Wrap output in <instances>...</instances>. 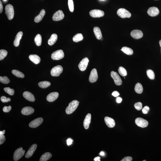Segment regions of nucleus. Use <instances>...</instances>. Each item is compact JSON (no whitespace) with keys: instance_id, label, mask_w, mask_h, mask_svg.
I'll return each mask as SVG.
<instances>
[{"instance_id":"ddd939ff","label":"nucleus","mask_w":161,"mask_h":161,"mask_svg":"<svg viewBox=\"0 0 161 161\" xmlns=\"http://www.w3.org/2000/svg\"><path fill=\"white\" fill-rule=\"evenodd\" d=\"M98 79V75L96 69H93L91 71L89 78V81L91 83H94L97 81Z\"/></svg>"},{"instance_id":"9b49d317","label":"nucleus","mask_w":161,"mask_h":161,"mask_svg":"<svg viewBox=\"0 0 161 161\" xmlns=\"http://www.w3.org/2000/svg\"><path fill=\"white\" fill-rule=\"evenodd\" d=\"M89 62V60L87 58L85 57L80 62L78 65V67L80 70L81 71L85 70L87 68L88 63Z\"/></svg>"},{"instance_id":"3c124183","label":"nucleus","mask_w":161,"mask_h":161,"mask_svg":"<svg viewBox=\"0 0 161 161\" xmlns=\"http://www.w3.org/2000/svg\"><path fill=\"white\" fill-rule=\"evenodd\" d=\"M94 160L95 161H100V157H96L94 159Z\"/></svg>"},{"instance_id":"473e14b6","label":"nucleus","mask_w":161,"mask_h":161,"mask_svg":"<svg viewBox=\"0 0 161 161\" xmlns=\"http://www.w3.org/2000/svg\"><path fill=\"white\" fill-rule=\"evenodd\" d=\"M12 73L16 77L19 78H23L25 77L23 73L16 69H14L12 71Z\"/></svg>"},{"instance_id":"f704fd0d","label":"nucleus","mask_w":161,"mask_h":161,"mask_svg":"<svg viewBox=\"0 0 161 161\" xmlns=\"http://www.w3.org/2000/svg\"><path fill=\"white\" fill-rule=\"evenodd\" d=\"M118 71L119 74L122 77H125L127 75V71L124 68L120 67L118 69Z\"/></svg>"},{"instance_id":"4d7b16f0","label":"nucleus","mask_w":161,"mask_h":161,"mask_svg":"<svg viewBox=\"0 0 161 161\" xmlns=\"http://www.w3.org/2000/svg\"><path fill=\"white\" fill-rule=\"evenodd\" d=\"M100 1H104V0H100Z\"/></svg>"},{"instance_id":"e433bc0d","label":"nucleus","mask_w":161,"mask_h":161,"mask_svg":"<svg viewBox=\"0 0 161 161\" xmlns=\"http://www.w3.org/2000/svg\"><path fill=\"white\" fill-rule=\"evenodd\" d=\"M0 82L4 84H8L10 82V80L6 76L4 77H0Z\"/></svg>"},{"instance_id":"5701e85b","label":"nucleus","mask_w":161,"mask_h":161,"mask_svg":"<svg viewBox=\"0 0 161 161\" xmlns=\"http://www.w3.org/2000/svg\"><path fill=\"white\" fill-rule=\"evenodd\" d=\"M29 59L30 61L35 64L40 63L41 59L39 57L36 55H31L29 56Z\"/></svg>"},{"instance_id":"412c9836","label":"nucleus","mask_w":161,"mask_h":161,"mask_svg":"<svg viewBox=\"0 0 161 161\" xmlns=\"http://www.w3.org/2000/svg\"><path fill=\"white\" fill-rule=\"evenodd\" d=\"M91 116L90 113L88 114L85 117L83 125L85 129L87 130L88 129L91 123Z\"/></svg>"},{"instance_id":"603ef678","label":"nucleus","mask_w":161,"mask_h":161,"mask_svg":"<svg viewBox=\"0 0 161 161\" xmlns=\"http://www.w3.org/2000/svg\"><path fill=\"white\" fill-rule=\"evenodd\" d=\"M5 133V130H3V131H0V135H4Z\"/></svg>"},{"instance_id":"ea45409f","label":"nucleus","mask_w":161,"mask_h":161,"mask_svg":"<svg viewBox=\"0 0 161 161\" xmlns=\"http://www.w3.org/2000/svg\"><path fill=\"white\" fill-rule=\"evenodd\" d=\"M134 107L135 109L138 111H140L142 108V104L140 102L136 103L134 104Z\"/></svg>"},{"instance_id":"393cba45","label":"nucleus","mask_w":161,"mask_h":161,"mask_svg":"<svg viewBox=\"0 0 161 161\" xmlns=\"http://www.w3.org/2000/svg\"><path fill=\"white\" fill-rule=\"evenodd\" d=\"M94 32L96 38L98 40H100L102 36L100 29L98 27H95L94 29Z\"/></svg>"},{"instance_id":"de8ad7c7","label":"nucleus","mask_w":161,"mask_h":161,"mask_svg":"<svg viewBox=\"0 0 161 161\" xmlns=\"http://www.w3.org/2000/svg\"><path fill=\"white\" fill-rule=\"evenodd\" d=\"M73 140L70 138H69L67 140V144L68 146L70 145L72 143Z\"/></svg>"},{"instance_id":"f03ea898","label":"nucleus","mask_w":161,"mask_h":161,"mask_svg":"<svg viewBox=\"0 0 161 161\" xmlns=\"http://www.w3.org/2000/svg\"><path fill=\"white\" fill-rule=\"evenodd\" d=\"M5 12L8 19L11 20L14 16V11L13 6L11 4H8L5 7Z\"/></svg>"},{"instance_id":"20e7f679","label":"nucleus","mask_w":161,"mask_h":161,"mask_svg":"<svg viewBox=\"0 0 161 161\" xmlns=\"http://www.w3.org/2000/svg\"><path fill=\"white\" fill-rule=\"evenodd\" d=\"M63 68L61 65H58L53 67L51 71V75L52 77H58L62 73Z\"/></svg>"},{"instance_id":"cd10ccee","label":"nucleus","mask_w":161,"mask_h":161,"mask_svg":"<svg viewBox=\"0 0 161 161\" xmlns=\"http://www.w3.org/2000/svg\"><path fill=\"white\" fill-rule=\"evenodd\" d=\"M143 87L141 84L138 83L135 85V92L137 94H141L143 91Z\"/></svg>"},{"instance_id":"f257e3e1","label":"nucleus","mask_w":161,"mask_h":161,"mask_svg":"<svg viewBox=\"0 0 161 161\" xmlns=\"http://www.w3.org/2000/svg\"><path fill=\"white\" fill-rule=\"evenodd\" d=\"M79 103V102L76 100L71 102L69 103V106L66 108L65 111L67 114L69 115L73 113L77 109Z\"/></svg>"},{"instance_id":"0eeeda50","label":"nucleus","mask_w":161,"mask_h":161,"mask_svg":"<svg viewBox=\"0 0 161 161\" xmlns=\"http://www.w3.org/2000/svg\"><path fill=\"white\" fill-rule=\"evenodd\" d=\"M90 14L93 18H99L104 16V12L101 10L94 9L90 11Z\"/></svg>"},{"instance_id":"1a4fd4ad","label":"nucleus","mask_w":161,"mask_h":161,"mask_svg":"<svg viewBox=\"0 0 161 161\" xmlns=\"http://www.w3.org/2000/svg\"><path fill=\"white\" fill-rule=\"evenodd\" d=\"M135 123L138 126L142 128H145L148 126V122L145 119L138 118L135 120Z\"/></svg>"},{"instance_id":"a19ab883","label":"nucleus","mask_w":161,"mask_h":161,"mask_svg":"<svg viewBox=\"0 0 161 161\" xmlns=\"http://www.w3.org/2000/svg\"><path fill=\"white\" fill-rule=\"evenodd\" d=\"M1 100L3 103H5L10 101H11V99L10 98H6L5 96H2L1 97Z\"/></svg>"},{"instance_id":"423d86ee","label":"nucleus","mask_w":161,"mask_h":161,"mask_svg":"<svg viewBox=\"0 0 161 161\" xmlns=\"http://www.w3.org/2000/svg\"><path fill=\"white\" fill-rule=\"evenodd\" d=\"M25 150L23 149L18 148L15 151L13 155V158L15 161H17L19 160L24 155Z\"/></svg>"},{"instance_id":"7ed1b4c3","label":"nucleus","mask_w":161,"mask_h":161,"mask_svg":"<svg viewBox=\"0 0 161 161\" xmlns=\"http://www.w3.org/2000/svg\"><path fill=\"white\" fill-rule=\"evenodd\" d=\"M117 14L122 18H129L131 16V13L124 8H120L117 11Z\"/></svg>"},{"instance_id":"dca6fc26","label":"nucleus","mask_w":161,"mask_h":161,"mask_svg":"<svg viewBox=\"0 0 161 161\" xmlns=\"http://www.w3.org/2000/svg\"><path fill=\"white\" fill-rule=\"evenodd\" d=\"M34 111V109L31 107L26 106L22 109L21 113L23 115L28 116L33 114Z\"/></svg>"},{"instance_id":"9d476101","label":"nucleus","mask_w":161,"mask_h":161,"mask_svg":"<svg viewBox=\"0 0 161 161\" xmlns=\"http://www.w3.org/2000/svg\"><path fill=\"white\" fill-rule=\"evenodd\" d=\"M43 120L42 118H36L30 123L29 126L32 128H35L38 127L43 122Z\"/></svg>"},{"instance_id":"c756f323","label":"nucleus","mask_w":161,"mask_h":161,"mask_svg":"<svg viewBox=\"0 0 161 161\" xmlns=\"http://www.w3.org/2000/svg\"><path fill=\"white\" fill-rule=\"evenodd\" d=\"M83 39V37L81 33H78L73 37V40L74 42H78Z\"/></svg>"},{"instance_id":"a878e982","label":"nucleus","mask_w":161,"mask_h":161,"mask_svg":"<svg viewBox=\"0 0 161 161\" xmlns=\"http://www.w3.org/2000/svg\"><path fill=\"white\" fill-rule=\"evenodd\" d=\"M58 39L57 35L56 34H52L50 38L48 40V43L49 45L51 46L53 45L57 42Z\"/></svg>"},{"instance_id":"c03bdc74","label":"nucleus","mask_w":161,"mask_h":161,"mask_svg":"<svg viewBox=\"0 0 161 161\" xmlns=\"http://www.w3.org/2000/svg\"><path fill=\"white\" fill-rule=\"evenodd\" d=\"M6 140V138L4 135H0V145L4 143Z\"/></svg>"},{"instance_id":"2eb2a0df","label":"nucleus","mask_w":161,"mask_h":161,"mask_svg":"<svg viewBox=\"0 0 161 161\" xmlns=\"http://www.w3.org/2000/svg\"><path fill=\"white\" fill-rule=\"evenodd\" d=\"M148 14L152 17L156 16L159 13L158 8L155 7H152L149 8L147 11Z\"/></svg>"},{"instance_id":"79ce46f5","label":"nucleus","mask_w":161,"mask_h":161,"mask_svg":"<svg viewBox=\"0 0 161 161\" xmlns=\"http://www.w3.org/2000/svg\"><path fill=\"white\" fill-rule=\"evenodd\" d=\"M150 110V108L149 107L147 106H146L142 109V111L143 114H146L148 113L149 111Z\"/></svg>"},{"instance_id":"72a5a7b5","label":"nucleus","mask_w":161,"mask_h":161,"mask_svg":"<svg viewBox=\"0 0 161 161\" xmlns=\"http://www.w3.org/2000/svg\"><path fill=\"white\" fill-rule=\"evenodd\" d=\"M147 76L150 79L153 80L155 79V74L153 70L151 69H148L147 71Z\"/></svg>"},{"instance_id":"f3484780","label":"nucleus","mask_w":161,"mask_h":161,"mask_svg":"<svg viewBox=\"0 0 161 161\" xmlns=\"http://www.w3.org/2000/svg\"><path fill=\"white\" fill-rule=\"evenodd\" d=\"M37 147V145L36 144H34L32 145L30 147L27 153L25 155V157L26 158H30L33 155L35 152Z\"/></svg>"},{"instance_id":"c85d7f7f","label":"nucleus","mask_w":161,"mask_h":161,"mask_svg":"<svg viewBox=\"0 0 161 161\" xmlns=\"http://www.w3.org/2000/svg\"><path fill=\"white\" fill-rule=\"evenodd\" d=\"M121 50L127 55H133V51L132 49L127 47H123Z\"/></svg>"},{"instance_id":"39448f33","label":"nucleus","mask_w":161,"mask_h":161,"mask_svg":"<svg viewBox=\"0 0 161 161\" xmlns=\"http://www.w3.org/2000/svg\"><path fill=\"white\" fill-rule=\"evenodd\" d=\"M64 54L63 51L60 50L56 51L52 54L51 57L54 60H59L63 58Z\"/></svg>"},{"instance_id":"49530a36","label":"nucleus","mask_w":161,"mask_h":161,"mask_svg":"<svg viewBox=\"0 0 161 161\" xmlns=\"http://www.w3.org/2000/svg\"><path fill=\"white\" fill-rule=\"evenodd\" d=\"M112 95L114 96L115 97H117L119 95V94L117 91H115L112 93Z\"/></svg>"},{"instance_id":"37998d69","label":"nucleus","mask_w":161,"mask_h":161,"mask_svg":"<svg viewBox=\"0 0 161 161\" xmlns=\"http://www.w3.org/2000/svg\"><path fill=\"white\" fill-rule=\"evenodd\" d=\"M11 109V106H5L3 108V111L5 113H8Z\"/></svg>"},{"instance_id":"13d9d810","label":"nucleus","mask_w":161,"mask_h":161,"mask_svg":"<svg viewBox=\"0 0 161 161\" xmlns=\"http://www.w3.org/2000/svg\"><path fill=\"white\" fill-rule=\"evenodd\" d=\"M146 161V160H143V161Z\"/></svg>"},{"instance_id":"4be33fe9","label":"nucleus","mask_w":161,"mask_h":161,"mask_svg":"<svg viewBox=\"0 0 161 161\" xmlns=\"http://www.w3.org/2000/svg\"><path fill=\"white\" fill-rule=\"evenodd\" d=\"M22 32L20 31L17 33L15 37V39L13 42V44L15 46L18 47L20 45V40H21L23 35Z\"/></svg>"},{"instance_id":"bb28decb","label":"nucleus","mask_w":161,"mask_h":161,"mask_svg":"<svg viewBox=\"0 0 161 161\" xmlns=\"http://www.w3.org/2000/svg\"><path fill=\"white\" fill-rule=\"evenodd\" d=\"M52 155L50 152H47L44 154L41 157L40 161H46L51 158Z\"/></svg>"},{"instance_id":"052dcab7","label":"nucleus","mask_w":161,"mask_h":161,"mask_svg":"<svg viewBox=\"0 0 161 161\" xmlns=\"http://www.w3.org/2000/svg\"><path fill=\"white\" fill-rule=\"evenodd\" d=\"M155 1H157V0H155Z\"/></svg>"},{"instance_id":"aec40b11","label":"nucleus","mask_w":161,"mask_h":161,"mask_svg":"<svg viewBox=\"0 0 161 161\" xmlns=\"http://www.w3.org/2000/svg\"><path fill=\"white\" fill-rule=\"evenodd\" d=\"M105 123L107 126L109 128H112L114 127L115 125L114 120L111 118L108 117H106L104 118Z\"/></svg>"},{"instance_id":"f8f14e48","label":"nucleus","mask_w":161,"mask_h":161,"mask_svg":"<svg viewBox=\"0 0 161 161\" xmlns=\"http://www.w3.org/2000/svg\"><path fill=\"white\" fill-rule=\"evenodd\" d=\"M64 14L61 10L56 12L52 16V20L55 21H59L63 19L64 17Z\"/></svg>"},{"instance_id":"864d4df0","label":"nucleus","mask_w":161,"mask_h":161,"mask_svg":"<svg viewBox=\"0 0 161 161\" xmlns=\"http://www.w3.org/2000/svg\"><path fill=\"white\" fill-rule=\"evenodd\" d=\"M100 155L101 156H104L105 155L104 153L103 152H101L100 153Z\"/></svg>"},{"instance_id":"bf43d9fd","label":"nucleus","mask_w":161,"mask_h":161,"mask_svg":"<svg viewBox=\"0 0 161 161\" xmlns=\"http://www.w3.org/2000/svg\"></svg>"},{"instance_id":"8fccbe9b","label":"nucleus","mask_w":161,"mask_h":161,"mask_svg":"<svg viewBox=\"0 0 161 161\" xmlns=\"http://www.w3.org/2000/svg\"><path fill=\"white\" fill-rule=\"evenodd\" d=\"M116 101L118 103H121L122 101V98L120 97H117V98Z\"/></svg>"},{"instance_id":"c9c22d12","label":"nucleus","mask_w":161,"mask_h":161,"mask_svg":"<svg viewBox=\"0 0 161 161\" xmlns=\"http://www.w3.org/2000/svg\"><path fill=\"white\" fill-rule=\"evenodd\" d=\"M7 51L5 50H0V60H2L4 59L7 56Z\"/></svg>"},{"instance_id":"b1692460","label":"nucleus","mask_w":161,"mask_h":161,"mask_svg":"<svg viewBox=\"0 0 161 161\" xmlns=\"http://www.w3.org/2000/svg\"><path fill=\"white\" fill-rule=\"evenodd\" d=\"M45 11L44 9H42L41 11L40 14L37 15L35 18L34 21L35 23H38L41 21L44 16Z\"/></svg>"},{"instance_id":"7c9ffc66","label":"nucleus","mask_w":161,"mask_h":161,"mask_svg":"<svg viewBox=\"0 0 161 161\" xmlns=\"http://www.w3.org/2000/svg\"><path fill=\"white\" fill-rule=\"evenodd\" d=\"M34 41L37 46H39L41 45L42 42L41 35L40 34H37L35 37Z\"/></svg>"},{"instance_id":"5fc2aeb1","label":"nucleus","mask_w":161,"mask_h":161,"mask_svg":"<svg viewBox=\"0 0 161 161\" xmlns=\"http://www.w3.org/2000/svg\"><path fill=\"white\" fill-rule=\"evenodd\" d=\"M159 44H160V46L161 48V40H160L159 42Z\"/></svg>"},{"instance_id":"6e6552de","label":"nucleus","mask_w":161,"mask_h":161,"mask_svg":"<svg viewBox=\"0 0 161 161\" xmlns=\"http://www.w3.org/2000/svg\"><path fill=\"white\" fill-rule=\"evenodd\" d=\"M111 76L115 84L117 85H121L122 84V81L121 78L117 73L112 71L111 73Z\"/></svg>"},{"instance_id":"4468645a","label":"nucleus","mask_w":161,"mask_h":161,"mask_svg":"<svg viewBox=\"0 0 161 161\" xmlns=\"http://www.w3.org/2000/svg\"><path fill=\"white\" fill-rule=\"evenodd\" d=\"M130 35L133 38L135 39H139L141 38L143 35L142 31L138 30H133L131 32Z\"/></svg>"},{"instance_id":"58836bf2","label":"nucleus","mask_w":161,"mask_h":161,"mask_svg":"<svg viewBox=\"0 0 161 161\" xmlns=\"http://www.w3.org/2000/svg\"><path fill=\"white\" fill-rule=\"evenodd\" d=\"M68 5L69 11L71 12H73L74 11V4L73 0H68Z\"/></svg>"},{"instance_id":"6e6d98bb","label":"nucleus","mask_w":161,"mask_h":161,"mask_svg":"<svg viewBox=\"0 0 161 161\" xmlns=\"http://www.w3.org/2000/svg\"><path fill=\"white\" fill-rule=\"evenodd\" d=\"M4 1H6L7 0H3Z\"/></svg>"},{"instance_id":"a211bd4d","label":"nucleus","mask_w":161,"mask_h":161,"mask_svg":"<svg viewBox=\"0 0 161 161\" xmlns=\"http://www.w3.org/2000/svg\"><path fill=\"white\" fill-rule=\"evenodd\" d=\"M59 94L57 92H52L48 95L46 99L47 101L50 102H52L55 101L58 97Z\"/></svg>"},{"instance_id":"09e8293b","label":"nucleus","mask_w":161,"mask_h":161,"mask_svg":"<svg viewBox=\"0 0 161 161\" xmlns=\"http://www.w3.org/2000/svg\"><path fill=\"white\" fill-rule=\"evenodd\" d=\"M3 9V7L2 3L1 1H0V13L2 12Z\"/></svg>"},{"instance_id":"a18cd8bd","label":"nucleus","mask_w":161,"mask_h":161,"mask_svg":"<svg viewBox=\"0 0 161 161\" xmlns=\"http://www.w3.org/2000/svg\"><path fill=\"white\" fill-rule=\"evenodd\" d=\"M132 159H133L131 157H126L122 159L121 161H131Z\"/></svg>"},{"instance_id":"4c0bfd02","label":"nucleus","mask_w":161,"mask_h":161,"mask_svg":"<svg viewBox=\"0 0 161 161\" xmlns=\"http://www.w3.org/2000/svg\"><path fill=\"white\" fill-rule=\"evenodd\" d=\"M5 92L11 96H13L14 94V90L9 87H5L4 89Z\"/></svg>"},{"instance_id":"6ab92c4d","label":"nucleus","mask_w":161,"mask_h":161,"mask_svg":"<svg viewBox=\"0 0 161 161\" xmlns=\"http://www.w3.org/2000/svg\"><path fill=\"white\" fill-rule=\"evenodd\" d=\"M23 95L24 97L28 101L34 102L35 100V98L33 95L28 91H25L24 92Z\"/></svg>"},{"instance_id":"2f4dec72","label":"nucleus","mask_w":161,"mask_h":161,"mask_svg":"<svg viewBox=\"0 0 161 161\" xmlns=\"http://www.w3.org/2000/svg\"><path fill=\"white\" fill-rule=\"evenodd\" d=\"M51 85V83L48 81H45L40 82L39 83V86L42 88H46L50 86Z\"/></svg>"}]
</instances>
